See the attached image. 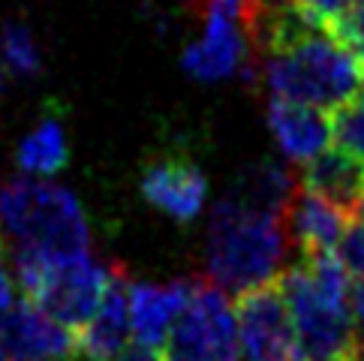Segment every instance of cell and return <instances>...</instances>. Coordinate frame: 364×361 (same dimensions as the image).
Masks as SVG:
<instances>
[{
    "instance_id": "obj_22",
    "label": "cell",
    "mask_w": 364,
    "mask_h": 361,
    "mask_svg": "<svg viewBox=\"0 0 364 361\" xmlns=\"http://www.w3.org/2000/svg\"><path fill=\"white\" fill-rule=\"evenodd\" d=\"M112 361H163V352L157 346H145V343H129L124 352H118Z\"/></svg>"
},
{
    "instance_id": "obj_8",
    "label": "cell",
    "mask_w": 364,
    "mask_h": 361,
    "mask_svg": "<svg viewBox=\"0 0 364 361\" xmlns=\"http://www.w3.org/2000/svg\"><path fill=\"white\" fill-rule=\"evenodd\" d=\"M0 346L12 361L67 358L75 352V334L24 295L0 316Z\"/></svg>"
},
{
    "instance_id": "obj_10",
    "label": "cell",
    "mask_w": 364,
    "mask_h": 361,
    "mask_svg": "<svg viewBox=\"0 0 364 361\" xmlns=\"http://www.w3.org/2000/svg\"><path fill=\"white\" fill-rule=\"evenodd\" d=\"M129 280L121 265L112 268L109 289L102 304L85 325L75 331V358L79 361H112L129 346Z\"/></svg>"
},
{
    "instance_id": "obj_13",
    "label": "cell",
    "mask_w": 364,
    "mask_h": 361,
    "mask_svg": "<svg viewBox=\"0 0 364 361\" xmlns=\"http://www.w3.org/2000/svg\"><path fill=\"white\" fill-rule=\"evenodd\" d=\"M301 190V178H298L286 163L277 160H256L235 175L226 199L244 205V208L274 214L286 220L292 202Z\"/></svg>"
},
{
    "instance_id": "obj_2",
    "label": "cell",
    "mask_w": 364,
    "mask_h": 361,
    "mask_svg": "<svg viewBox=\"0 0 364 361\" xmlns=\"http://www.w3.org/2000/svg\"><path fill=\"white\" fill-rule=\"evenodd\" d=\"M0 229L18 247L51 259H73L90 250V226L73 190L33 175L0 184Z\"/></svg>"
},
{
    "instance_id": "obj_21",
    "label": "cell",
    "mask_w": 364,
    "mask_h": 361,
    "mask_svg": "<svg viewBox=\"0 0 364 361\" xmlns=\"http://www.w3.org/2000/svg\"><path fill=\"white\" fill-rule=\"evenodd\" d=\"M349 307H353V319H355V334H358V346L364 352V277L349 289Z\"/></svg>"
},
{
    "instance_id": "obj_18",
    "label": "cell",
    "mask_w": 364,
    "mask_h": 361,
    "mask_svg": "<svg viewBox=\"0 0 364 361\" xmlns=\"http://www.w3.org/2000/svg\"><path fill=\"white\" fill-rule=\"evenodd\" d=\"M331 126L337 148H343L346 153H353L364 163V90L353 102L331 112Z\"/></svg>"
},
{
    "instance_id": "obj_19",
    "label": "cell",
    "mask_w": 364,
    "mask_h": 361,
    "mask_svg": "<svg viewBox=\"0 0 364 361\" xmlns=\"http://www.w3.org/2000/svg\"><path fill=\"white\" fill-rule=\"evenodd\" d=\"M337 256L343 259L353 277H364V220L361 217L355 223H349L343 238L337 241Z\"/></svg>"
},
{
    "instance_id": "obj_20",
    "label": "cell",
    "mask_w": 364,
    "mask_h": 361,
    "mask_svg": "<svg viewBox=\"0 0 364 361\" xmlns=\"http://www.w3.org/2000/svg\"><path fill=\"white\" fill-rule=\"evenodd\" d=\"M304 18H310L319 28H331V24L343 16V12L355 4V0H292Z\"/></svg>"
},
{
    "instance_id": "obj_26",
    "label": "cell",
    "mask_w": 364,
    "mask_h": 361,
    "mask_svg": "<svg viewBox=\"0 0 364 361\" xmlns=\"http://www.w3.org/2000/svg\"><path fill=\"white\" fill-rule=\"evenodd\" d=\"M0 361H12V358L6 355V350H4V346H0Z\"/></svg>"
},
{
    "instance_id": "obj_4",
    "label": "cell",
    "mask_w": 364,
    "mask_h": 361,
    "mask_svg": "<svg viewBox=\"0 0 364 361\" xmlns=\"http://www.w3.org/2000/svg\"><path fill=\"white\" fill-rule=\"evenodd\" d=\"M163 361H241V338L226 289L196 277L193 295L163 343Z\"/></svg>"
},
{
    "instance_id": "obj_12",
    "label": "cell",
    "mask_w": 364,
    "mask_h": 361,
    "mask_svg": "<svg viewBox=\"0 0 364 361\" xmlns=\"http://www.w3.org/2000/svg\"><path fill=\"white\" fill-rule=\"evenodd\" d=\"M193 280H175L168 286L157 283H129V328L136 343L160 346L172 334L181 311L187 307L193 295Z\"/></svg>"
},
{
    "instance_id": "obj_15",
    "label": "cell",
    "mask_w": 364,
    "mask_h": 361,
    "mask_svg": "<svg viewBox=\"0 0 364 361\" xmlns=\"http://www.w3.org/2000/svg\"><path fill=\"white\" fill-rule=\"evenodd\" d=\"M349 220L353 217L343 208H337L328 199H322L316 193L301 187L289 214H286V232L298 244L301 256H314L325 250H337V241L343 238Z\"/></svg>"
},
{
    "instance_id": "obj_7",
    "label": "cell",
    "mask_w": 364,
    "mask_h": 361,
    "mask_svg": "<svg viewBox=\"0 0 364 361\" xmlns=\"http://www.w3.org/2000/svg\"><path fill=\"white\" fill-rule=\"evenodd\" d=\"M247 48H250V36H247L244 18L223 6L205 4L202 40L190 43L184 48L181 67L199 82H220L235 75L244 67Z\"/></svg>"
},
{
    "instance_id": "obj_3",
    "label": "cell",
    "mask_w": 364,
    "mask_h": 361,
    "mask_svg": "<svg viewBox=\"0 0 364 361\" xmlns=\"http://www.w3.org/2000/svg\"><path fill=\"white\" fill-rule=\"evenodd\" d=\"M277 283L289 304L304 361H358L361 346L349 295L325 289L304 259L283 268Z\"/></svg>"
},
{
    "instance_id": "obj_6",
    "label": "cell",
    "mask_w": 364,
    "mask_h": 361,
    "mask_svg": "<svg viewBox=\"0 0 364 361\" xmlns=\"http://www.w3.org/2000/svg\"><path fill=\"white\" fill-rule=\"evenodd\" d=\"M109 280L112 268L100 265L90 253L73 256V259H55L28 298L40 304L60 325L79 331L102 304Z\"/></svg>"
},
{
    "instance_id": "obj_17",
    "label": "cell",
    "mask_w": 364,
    "mask_h": 361,
    "mask_svg": "<svg viewBox=\"0 0 364 361\" xmlns=\"http://www.w3.org/2000/svg\"><path fill=\"white\" fill-rule=\"evenodd\" d=\"M0 70L12 82L18 79H36L43 72V51L36 43L33 31L24 21H6L0 28Z\"/></svg>"
},
{
    "instance_id": "obj_1",
    "label": "cell",
    "mask_w": 364,
    "mask_h": 361,
    "mask_svg": "<svg viewBox=\"0 0 364 361\" xmlns=\"http://www.w3.org/2000/svg\"><path fill=\"white\" fill-rule=\"evenodd\" d=\"M286 220L223 196L214 208L205 247L211 280L235 295L277 280L286 259Z\"/></svg>"
},
{
    "instance_id": "obj_23",
    "label": "cell",
    "mask_w": 364,
    "mask_h": 361,
    "mask_svg": "<svg viewBox=\"0 0 364 361\" xmlns=\"http://www.w3.org/2000/svg\"><path fill=\"white\" fill-rule=\"evenodd\" d=\"M16 286H12V274L6 268V259H4V250H0V316H4L12 304H16Z\"/></svg>"
},
{
    "instance_id": "obj_25",
    "label": "cell",
    "mask_w": 364,
    "mask_h": 361,
    "mask_svg": "<svg viewBox=\"0 0 364 361\" xmlns=\"http://www.w3.org/2000/svg\"><path fill=\"white\" fill-rule=\"evenodd\" d=\"M43 361H79V358H75V352H73V355H67V358H43Z\"/></svg>"
},
{
    "instance_id": "obj_16",
    "label": "cell",
    "mask_w": 364,
    "mask_h": 361,
    "mask_svg": "<svg viewBox=\"0 0 364 361\" xmlns=\"http://www.w3.org/2000/svg\"><path fill=\"white\" fill-rule=\"evenodd\" d=\"M67 163H70L67 126H63L60 114L46 112L43 118L36 121L33 130L18 141V148H16V166L21 169V175L48 178V175H58Z\"/></svg>"
},
{
    "instance_id": "obj_9",
    "label": "cell",
    "mask_w": 364,
    "mask_h": 361,
    "mask_svg": "<svg viewBox=\"0 0 364 361\" xmlns=\"http://www.w3.org/2000/svg\"><path fill=\"white\" fill-rule=\"evenodd\" d=\"M139 190L151 208L172 217L175 223H193L205 208L208 178L193 160L163 157L145 166Z\"/></svg>"
},
{
    "instance_id": "obj_14",
    "label": "cell",
    "mask_w": 364,
    "mask_h": 361,
    "mask_svg": "<svg viewBox=\"0 0 364 361\" xmlns=\"http://www.w3.org/2000/svg\"><path fill=\"white\" fill-rule=\"evenodd\" d=\"M301 187L355 217L364 190V163L343 148H325L314 160L304 163Z\"/></svg>"
},
{
    "instance_id": "obj_5",
    "label": "cell",
    "mask_w": 364,
    "mask_h": 361,
    "mask_svg": "<svg viewBox=\"0 0 364 361\" xmlns=\"http://www.w3.org/2000/svg\"><path fill=\"white\" fill-rule=\"evenodd\" d=\"M235 322L247 361H304L289 304L277 280L238 292Z\"/></svg>"
},
{
    "instance_id": "obj_11",
    "label": "cell",
    "mask_w": 364,
    "mask_h": 361,
    "mask_svg": "<svg viewBox=\"0 0 364 361\" xmlns=\"http://www.w3.org/2000/svg\"><path fill=\"white\" fill-rule=\"evenodd\" d=\"M268 130L292 163L314 160L334 139L331 112L283 97H271L268 102Z\"/></svg>"
},
{
    "instance_id": "obj_24",
    "label": "cell",
    "mask_w": 364,
    "mask_h": 361,
    "mask_svg": "<svg viewBox=\"0 0 364 361\" xmlns=\"http://www.w3.org/2000/svg\"><path fill=\"white\" fill-rule=\"evenodd\" d=\"M355 217H361V220H364V190H361V202H358V214Z\"/></svg>"
}]
</instances>
